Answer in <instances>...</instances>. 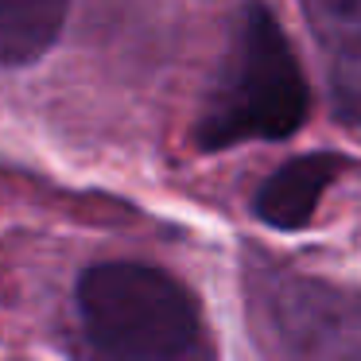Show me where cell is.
Returning a JSON list of instances; mask_svg holds the SVG:
<instances>
[{"label":"cell","instance_id":"6da1fadb","mask_svg":"<svg viewBox=\"0 0 361 361\" xmlns=\"http://www.w3.org/2000/svg\"><path fill=\"white\" fill-rule=\"evenodd\" d=\"M78 322L90 361H218L195 295L152 264L86 268Z\"/></svg>","mask_w":361,"mask_h":361},{"label":"cell","instance_id":"277c9868","mask_svg":"<svg viewBox=\"0 0 361 361\" xmlns=\"http://www.w3.org/2000/svg\"><path fill=\"white\" fill-rule=\"evenodd\" d=\"M303 16L326 63L338 121L361 128V0H307Z\"/></svg>","mask_w":361,"mask_h":361},{"label":"cell","instance_id":"8992f818","mask_svg":"<svg viewBox=\"0 0 361 361\" xmlns=\"http://www.w3.org/2000/svg\"><path fill=\"white\" fill-rule=\"evenodd\" d=\"M63 24V0H0V66H27L47 55Z\"/></svg>","mask_w":361,"mask_h":361},{"label":"cell","instance_id":"5b68a950","mask_svg":"<svg viewBox=\"0 0 361 361\" xmlns=\"http://www.w3.org/2000/svg\"><path fill=\"white\" fill-rule=\"evenodd\" d=\"M342 167H345L342 156H334V152H311V156L291 159V164H283L280 171H272L264 179V187L252 198V214L272 229L311 226L322 195L338 179Z\"/></svg>","mask_w":361,"mask_h":361},{"label":"cell","instance_id":"7a4b0ae2","mask_svg":"<svg viewBox=\"0 0 361 361\" xmlns=\"http://www.w3.org/2000/svg\"><path fill=\"white\" fill-rule=\"evenodd\" d=\"M307 78L272 12L249 4L237 12L226 63L202 105L195 140L221 152L245 140H283L307 117Z\"/></svg>","mask_w":361,"mask_h":361},{"label":"cell","instance_id":"3957f363","mask_svg":"<svg viewBox=\"0 0 361 361\" xmlns=\"http://www.w3.org/2000/svg\"><path fill=\"white\" fill-rule=\"evenodd\" d=\"M249 319L276 361H361V295L319 276L252 264Z\"/></svg>","mask_w":361,"mask_h":361}]
</instances>
